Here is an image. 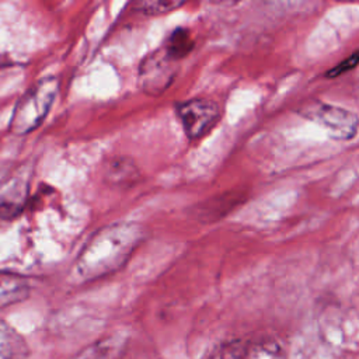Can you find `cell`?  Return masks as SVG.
Masks as SVG:
<instances>
[{
    "label": "cell",
    "mask_w": 359,
    "mask_h": 359,
    "mask_svg": "<svg viewBox=\"0 0 359 359\" xmlns=\"http://www.w3.org/2000/svg\"><path fill=\"white\" fill-rule=\"evenodd\" d=\"M143 226L135 222H119L97 230L74 259V280L91 282L121 269L144 238Z\"/></svg>",
    "instance_id": "cell-1"
},
{
    "label": "cell",
    "mask_w": 359,
    "mask_h": 359,
    "mask_svg": "<svg viewBox=\"0 0 359 359\" xmlns=\"http://www.w3.org/2000/svg\"><path fill=\"white\" fill-rule=\"evenodd\" d=\"M57 91L59 80L55 77H45L35 83L17 102L10 121V130L20 136L35 130L50 111Z\"/></svg>",
    "instance_id": "cell-2"
},
{
    "label": "cell",
    "mask_w": 359,
    "mask_h": 359,
    "mask_svg": "<svg viewBox=\"0 0 359 359\" xmlns=\"http://www.w3.org/2000/svg\"><path fill=\"white\" fill-rule=\"evenodd\" d=\"M178 73V62L161 48L143 57L139 65V86L149 95L163 94Z\"/></svg>",
    "instance_id": "cell-3"
},
{
    "label": "cell",
    "mask_w": 359,
    "mask_h": 359,
    "mask_svg": "<svg viewBox=\"0 0 359 359\" xmlns=\"http://www.w3.org/2000/svg\"><path fill=\"white\" fill-rule=\"evenodd\" d=\"M175 111L187 137L191 140L208 135L220 118V107L206 98H192L180 102Z\"/></svg>",
    "instance_id": "cell-4"
},
{
    "label": "cell",
    "mask_w": 359,
    "mask_h": 359,
    "mask_svg": "<svg viewBox=\"0 0 359 359\" xmlns=\"http://www.w3.org/2000/svg\"><path fill=\"white\" fill-rule=\"evenodd\" d=\"M303 115L324 126L337 140L352 139L359 128V119L353 112L328 104L313 102L304 108Z\"/></svg>",
    "instance_id": "cell-5"
},
{
    "label": "cell",
    "mask_w": 359,
    "mask_h": 359,
    "mask_svg": "<svg viewBox=\"0 0 359 359\" xmlns=\"http://www.w3.org/2000/svg\"><path fill=\"white\" fill-rule=\"evenodd\" d=\"M102 171L105 181L115 187H130L140 178L136 164L129 157L123 156L108 158Z\"/></svg>",
    "instance_id": "cell-6"
},
{
    "label": "cell",
    "mask_w": 359,
    "mask_h": 359,
    "mask_svg": "<svg viewBox=\"0 0 359 359\" xmlns=\"http://www.w3.org/2000/svg\"><path fill=\"white\" fill-rule=\"evenodd\" d=\"M29 296V282L20 273L0 271V310L25 300Z\"/></svg>",
    "instance_id": "cell-7"
},
{
    "label": "cell",
    "mask_w": 359,
    "mask_h": 359,
    "mask_svg": "<svg viewBox=\"0 0 359 359\" xmlns=\"http://www.w3.org/2000/svg\"><path fill=\"white\" fill-rule=\"evenodd\" d=\"M0 359H31L24 337L3 320H0Z\"/></svg>",
    "instance_id": "cell-8"
},
{
    "label": "cell",
    "mask_w": 359,
    "mask_h": 359,
    "mask_svg": "<svg viewBox=\"0 0 359 359\" xmlns=\"http://www.w3.org/2000/svg\"><path fill=\"white\" fill-rule=\"evenodd\" d=\"M122 344L118 337H105L84 346L69 359H118L122 352Z\"/></svg>",
    "instance_id": "cell-9"
},
{
    "label": "cell",
    "mask_w": 359,
    "mask_h": 359,
    "mask_svg": "<svg viewBox=\"0 0 359 359\" xmlns=\"http://www.w3.org/2000/svg\"><path fill=\"white\" fill-rule=\"evenodd\" d=\"M195 46L194 38L191 35V31L184 27H178L167 36L165 43L163 49L167 52L168 56H171L174 60H180L185 57Z\"/></svg>",
    "instance_id": "cell-10"
},
{
    "label": "cell",
    "mask_w": 359,
    "mask_h": 359,
    "mask_svg": "<svg viewBox=\"0 0 359 359\" xmlns=\"http://www.w3.org/2000/svg\"><path fill=\"white\" fill-rule=\"evenodd\" d=\"M247 359H286V353L276 341L262 339L248 346Z\"/></svg>",
    "instance_id": "cell-11"
},
{
    "label": "cell",
    "mask_w": 359,
    "mask_h": 359,
    "mask_svg": "<svg viewBox=\"0 0 359 359\" xmlns=\"http://www.w3.org/2000/svg\"><path fill=\"white\" fill-rule=\"evenodd\" d=\"M248 346L250 345L241 339L227 341L213 351L210 359H247Z\"/></svg>",
    "instance_id": "cell-12"
},
{
    "label": "cell",
    "mask_w": 359,
    "mask_h": 359,
    "mask_svg": "<svg viewBox=\"0 0 359 359\" xmlns=\"http://www.w3.org/2000/svg\"><path fill=\"white\" fill-rule=\"evenodd\" d=\"M182 1H160V0H151V1H137L135 4L136 10L144 15H161L167 14L178 7H181Z\"/></svg>",
    "instance_id": "cell-13"
},
{
    "label": "cell",
    "mask_w": 359,
    "mask_h": 359,
    "mask_svg": "<svg viewBox=\"0 0 359 359\" xmlns=\"http://www.w3.org/2000/svg\"><path fill=\"white\" fill-rule=\"evenodd\" d=\"M359 65V50H356L355 53H352L351 56H348L345 60H342L339 65L334 66L330 72H327V77L332 79L337 76H341L344 73H346L348 70H352L353 67H356Z\"/></svg>",
    "instance_id": "cell-14"
},
{
    "label": "cell",
    "mask_w": 359,
    "mask_h": 359,
    "mask_svg": "<svg viewBox=\"0 0 359 359\" xmlns=\"http://www.w3.org/2000/svg\"><path fill=\"white\" fill-rule=\"evenodd\" d=\"M18 212H20V208L15 203H11V202L0 203V223L10 222L18 215Z\"/></svg>",
    "instance_id": "cell-15"
}]
</instances>
